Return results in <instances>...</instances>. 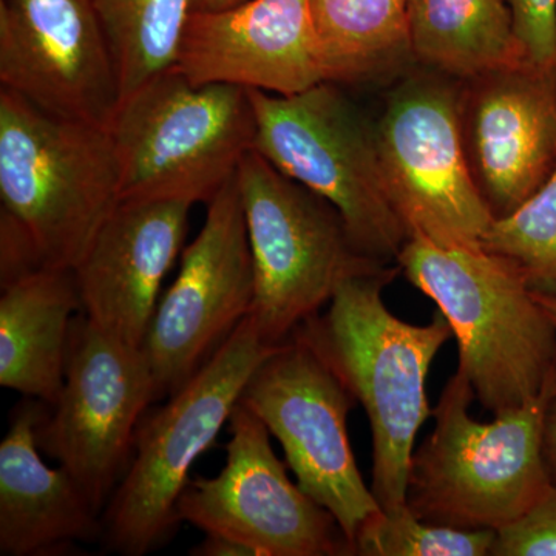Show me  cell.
<instances>
[{"label":"cell","instance_id":"7","mask_svg":"<svg viewBox=\"0 0 556 556\" xmlns=\"http://www.w3.org/2000/svg\"><path fill=\"white\" fill-rule=\"evenodd\" d=\"M249 94L257 121L254 150L338 208L364 257L397 263L412 236L388 195L367 116L332 83L291 97Z\"/></svg>","mask_w":556,"mask_h":556},{"label":"cell","instance_id":"12","mask_svg":"<svg viewBox=\"0 0 556 556\" xmlns=\"http://www.w3.org/2000/svg\"><path fill=\"white\" fill-rule=\"evenodd\" d=\"M228 427L225 468L190 478L177 503L179 522L232 538L254 556L353 555L336 518L289 479L265 424L239 402Z\"/></svg>","mask_w":556,"mask_h":556},{"label":"cell","instance_id":"10","mask_svg":"<svg viewBox=\"0 0 556 556\" xmlns=\"http://www.w3.org/2000/svg\"><path fill=\"white\" fill-rule=\"evenodd\" d=\"M160 399L142 346L105 334L86 314L73 318L64 387L36 441L100 511L129 467L146 409Z\"/></svg>","mask_w":556,"mask_h":556},{"label":"cell","instance_id":"14","mask_svg":"<svg viewBox=\"0 0 556 556\" xmlns=\"http://www.w3.org/2000/svg\"><path fill=\"white\" fill-rule=\"evenodd\" d=\"M0 84L51 115L109 129L121 80L91 0H0Z\"/></svg>","mask_w":556,"mask_h":556},{"label":"cell","instance_id":"25","mask_svg":"<svg viewBox=\"0 0 556 556\" xmlns=\"http://www.w3.org/2000/svg\"><path fill=\"white\" fill-rule=\"evenodd\" d=\"M492 555L556 556V482L521 517L496 530Z\"/></svg>","mask_w":556,"mask_h":556},{"label":"cell","instance_id":"27","mask_svg":"<svg viewBox=\"0 0 556 556\" xmlns=\"http://www.w3.org/2000/svg\"><path fill=\"white\" fill-rule=\"evenodd\" d=\"M543 448L551 477L556 482V368L547 382L546 409L543 422Z\"/></svg>","mask_w":556,"mask_h":556},{"label":"cell","instance_id":"30","mask_svg":"<svg viewBox=\"0 0 556 556\" xmlns=\"http://www.w3.org/2000/svg\"><path fill=\"white\" fill-rule=\"evenodd\" d=\"M535 299L543 309L546 311L548 318L554 321L556 327V295L541 294V292L533 291Z\"/></svg>","mask_w":556,"mask_h":556},{"label":"cell","instance_id":"1","mask_svg":"<svg viewBox=\"0 0 556 556\" xmlns=\"http://www.w3.org/2000/svg\"><path fill=\"white\" fill-rule=\"evenodd\" d=\"M401 273L375 265L343 280L328 309L292 338L317 354L367 413L372 433L371 490L383 511L407 504L417 431L431 416L427 378L453 331L441 311L413 325L387 308L382 292Z\"/></svg>","mask_w":556,"mask_h":556},{"label":"cell","instance_id":"24","mask_svg":"<svg viewBox=\"0 0 556 556\" xmlns=\"http://www.w3.org/2000/svg\"><path fill=\"white\" fill-rule=\"evenodd\" d=\"M495 540L496 530L433 525L417 518L405 504L367 519L354 538L353 555L485 556L492 555Z\"/></svg>","mask_w":556,"mask_h":556},{"label":"cell","instance_id":"3","mask_svg":"<svg viewBox=\"0 0 556 556\" xmlns=\"http://www.w3.org/2000/svg\"><path fill=\"white\" fill-rule=\"evenodd\" d=\"M397 265L437 303L459 346L457 371L497 415L543 393L556 368V327L525 276L479 247L412 236Z\"/></svg>","mask_w":556,"mask_h":556},{"label":"cell","instance_id":"8","mask_svg":"<svg viewBox=\"0 0 556 556\" xmlns=\"http://www.w3.org/2000/svg\"><path fill=\"white\" fill-rule=\"evenodd\" d=\"M237 186L254 263L249 317L268 345L287 342L348 277L383 265L357 251L338 208L257 150L241 160Z\"/></svg>","mask_w":556,"mask_h":556},{"label":"cell","instance_id":"6","mask_svg":"<svg viewBox=\"0 0 556 556\" xmlns=\"http://www.w3.org/2000/svg\"><path fill=\"white\" fill-rule=\"evenodd\" d=\"M277 346L244 317L169 402L142 420L129 467L102 515L108 551L142 556L177 529V503L190 468L214 444L249 379Z\"/></svg>","mask_w":556,"mask_h":556},{"label":"cell","instance_id":"22","mask_svg":"<svg viewBox=\"0 0 556 556\" xmlns=\"http://www.w3.org/2000/svg\"><path fill=\"white\" fill-rule=\"evenodd\" d=\"M121 80V101L177 64L190 0H91Z\"/></svg>","mask_w":556,"mask_h":556},{"label":"cell","instance_id":"20","mask_svg":"<svg viewBox=\"0 0 556 556\" xmlns=\"http://www.w3.org/2000/svg\"><path fill=\"white\" fill-rule=\"evenodd\" d=\"M413 62L456 80L527 60L508 0H413Z\"/></svg>","mask_w":556,"mask_h":556},{"label":"cell","instance_id":"23","mask_svg":"<svg viewBox=\"0 0 556 556\" xmlns=\"http://www.w3.org/2000/svg\"><path fill=\"white\" fill-rule=\"evenodd\" d=\"M481 247L517 266L532 291L556 295V169L514 214L492 223Z\"/></svg>","mask_w":556,"mask_h":556},{"label":"cell","instance_id":"26","mask_svg":"<svg viewBox=\"0 0 556 556\" xmlns=\"http://www.w3.org/2000/svg\"><path fill=\"white\" fill-rule=\"evenodd\" d=\"M508 5L527 60L556 68V0H508Z\"/></svg>","mask_w":556,"mask_h":556},{"label":"cell","instance_id":"28","mask_svg":"<svg viewBox=\"0 0 556 556\" xmlns=\"http://www.w3.org/2000/svg\"><path fill=\"white\" fill-rule=\"evenodd\" d=\"M193 556H252L251 551L239 541L217 533H206V538L190 548Z\"/></svg>","mask_w":556,"mask_h":556},{"label":"cell","instance_id":"9","mask_svg":"<svg viewBox=\"0 0 556 556\" xmlns=\"http://www.w3.org/2000/svg\"><path fill=\"white\" fill-rule=\"evenodd\" d=\"M459 104L460 80L420 68L388 97L376 144L388 195L409 236L479 247L495 218L471 178Z\"/></svg>","mask_w":556,"mask_h":556},{"label":"cell","instance_id":"13","mask_svg":"<svg viewBox=\"0 0 556 556\" xmlns=\"http://www.w3.org/2000/svg\"><path fill=\"white\" fill-rule=\"evenodd\" d=\"M255 277L237 175L207 203L199 236L160 300L142 350L160 397L170 396L217 351L254 303Z\"/></svg>","mask_w":556,"mask_h":556},{"label":"cell","instance_id":"29","mask_svg":"<svg viewBox=\"0 0 556 556\" xmlns=\"http://www.w3.org/2000/svg\"><path fill=\"white\" fill-rule=\"evenodd\" d=\"M247 0H190L192 11H219L240 5Z\"/></svg>","mask_w":556,"mask_h":556},{"label":"cell","instance_id":"4","mask_svg":"<svg viewBox=\"0 0 556 556\" xmlns=\"http://www.w3.org/2000/svg\"><path fill=\"white\" fill-rule=\"evenodd\" d=\"M475 399L470 382L456 371L431 412L433 433L413 453L407 504L433 525L500 530L554 482L543 448L547 386L521 407L497 413L493 422L470 416Z\"/></svg>","mask_w":556,"mask_h":556},{"label":"cell","instance_id":"17","mask_svg":"<svg viewBox=\"0 0 556 556\" xmlns=\"http://www.w3.org/2000/svg\"><path fill=\"white\" fill-rule=\"evenodd\" d=\"M193 204L121 200L73 269L80 309L105 334L142 346L164 277L182 254Z\"/></svg>","mask_w":556,"mask_h":556},{"label":"cell","instance_id":"15","mask_svg":"<svg viewBox=\"0 0 556 556\" xmlns=\"http://www.w3.org/2000/svg\"><path fill=\"white\" fill-rule=\"evenodd\" d=\"M459 118L471 178L506 218L556 169V68L525 61L460 80Z\"/></svg>","mask_w":556,"mask_h":556},{"label":"cell","instance_id":"5","mask_svg":"<svg viewBox=\"0 0 556 556\" xmlns=\"http://www.w3.org/2000/svg\"><path fill=\"white\" fill-rule=\"evenodd\" d=\"M121 200L211 203L254 150L251 94L166 70L124 98L109 126Z\"/></svg>","mask_w":556,"mask_h":556},{"label":"cell","instance_id":"19","mask_svg":"<svg viewBox=\"0 0 556 556\" xmlns=\"http://www.w3.org/2000/svg\"><path fill=\"white\" fill-rule=\"evenodd\" d=\"M79 309L73 270H33L2 287L0 386L53 407L64 387L70 332Z\"/></svg>","mask_w":556,"mask_h":556},{"label":"cell","instance_id":"11","mask_svg":"<svg viewBox=\"0 0 556 556\" xmlns=\"http://www.w3.org/2000/svg\"><path fill=\"white\" fill-rule=\"evenodd\" d=\"M240 404L278 439L300 489L336 518L353 551L358 529L382 508L348 438V413L357 404L350 391L291 336L255 369Z\"/></svg>","mask_w":556,"mask_h":556},{"label":"cell","instance_id":"18","mask_svg":"<svg viewBox=\"0 0 556 556\" xmlns=\"http://www.w3.org/2000/svg\"><path fill=\"white\" fill-rule=\"evenodd\" d=\"M43 402L14 412L0 444V555L56 554L73 543L102 540L104 525L64 468H51L39 455L36 426Z\"/></svg>","mask_w":556,"mask_h":556},{"label":"cell","instance_id":"16","mask_svg":"<svg viewBox=\"0 0 556 556\" xmlns=\"http://www.w3.org/2000/svg\"><path fill=\"white\" fill-rule=\"evenodd\" d=\"M175 67L193 84L280 97L327 83L311 0H247L192 11Z\"/></svg>","mask_w":556,"mask_h":556},{"label":"cell","instance_id":"21","mask_svg":"<svg viewBox=\"0 0 556 556\" xmlns=\"http://www.w3.org/2000/svg\"><path fill=\"white\" fill-rule=\"evenodd\" d=\"M413 0H311L325 79L338 86L380 83L413 62Z\"/></svg>","mask_w":556,"mask_h":556},{"label":"cell","instance_id":"2","mask_svg":"<svg viewBox=\"0 0 556 556\" xmlns=\"http://www.w3.org/2000/svg\"><path fill=\"white\" fill-rule=\"evenodd\" d=\"M119 203L108 127L0 90V265L73 270Z\"/></svg>","mask_w":556,"mask_h":556}]
</instances>
